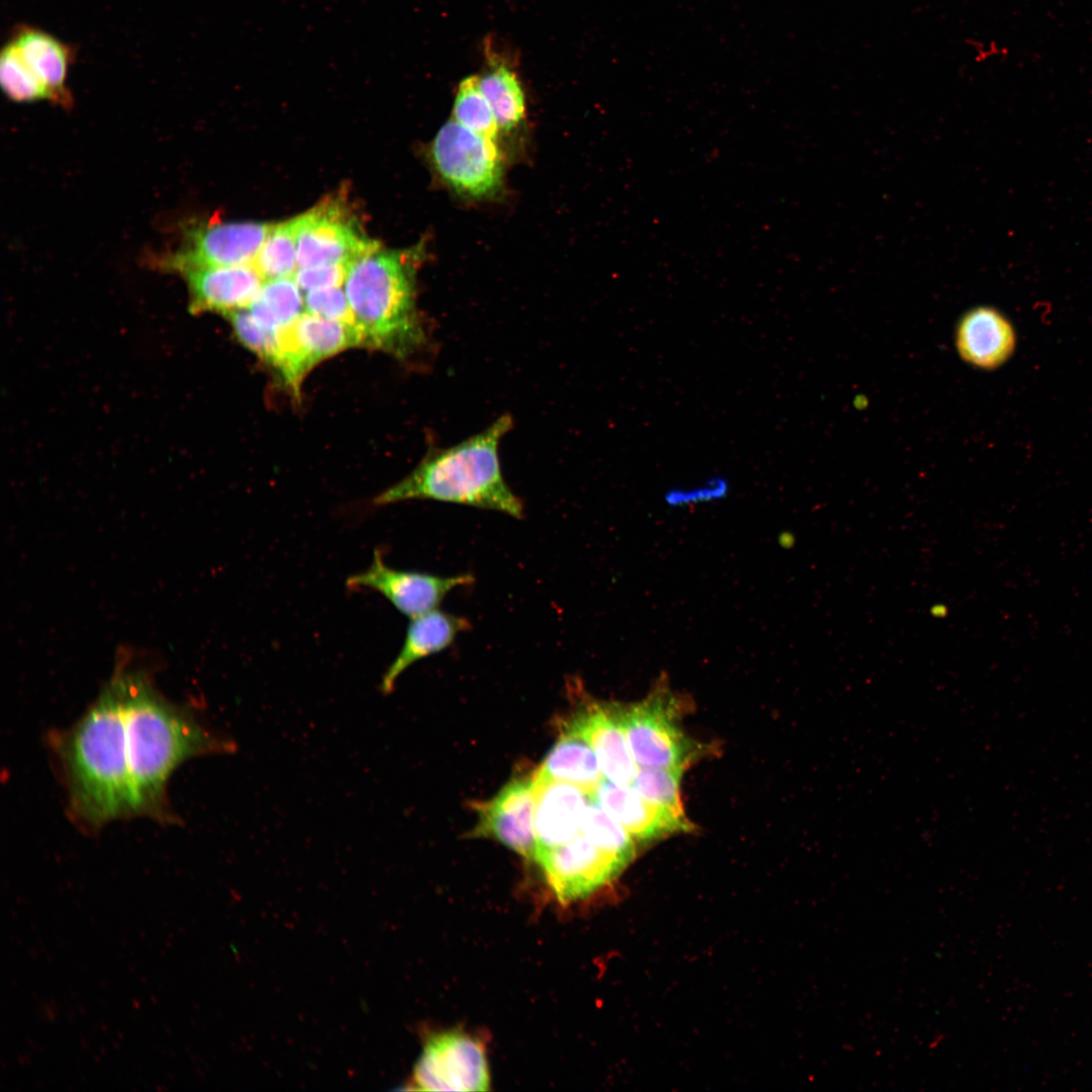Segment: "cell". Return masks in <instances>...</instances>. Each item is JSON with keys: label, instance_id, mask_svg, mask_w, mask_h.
Masks as SVG:
<instances>
[{"label": "cell", "instance_id": "cell-1", "mask_svg": "<svg viewBox=\"0 0 1092 1092\" xmlns=\"http://www.w3.org/2000/svg\"><path fill=\"white\" fill-rule=\"evenodd\" d=\"M113 678L121 700L134 814L168 819L166 789L173 771L193 757L234 752L236 743L164 698L146 671L121 666Z\"/></svg>", "mask_w": 1092, "mask_h": 1092}, {"label": "cell", "instance_id": "cell-2", "mask_svg": "<svg viewBox=\"0 0 1092 1092\" xmlns=\"http://www.w3.org/2000/svg\"><path fill=\"white\" fill-rule=\"evenodd\" d=\"M53 744L70 810L91 829L134 814L118 686L112 677L72 728Z\"/></svg>", "mask_w": 1092, "mask_h": 1092}, {"label": "cell", "instance_id": "cell-3", "mask_svg": "<svg viewBox=\"0 0 1092 1092\" xmlns=\"http://www.w3.org/2000/svg\"><path fill=\"white\" fill-rule=\"evenodd\" d=\"M513 427L509 414L462 442L429 452L405 477L377 494L372 504L389 506L430 499L525 516L523 500L503 475L498 447Z\"/></svg>", "mask_w": 1092, "mask_h": 1092}, {"label": "cell", "instance_id": "cell-4", "mask_svg": "<svg viewBox=\"0 0 1092 1092\" xmlns=\"http://www.w3.org/2000/svg\"><path fill=\"white\" fill-rule=\"evenodd\" d=\"M414 252L380 247L352 262L344 281L361 347L405 359L428 341L416 305Z\"/></svg>", "mask_w": 1092, "mask_h": 1092}, {"label": "cell", "instance_id": "cell-5", "mask_svg": "<svg viewBox=\"0 0 1092 1092\" xmlns=\"http://www.w3.org/2000/svg\"><path fill=\"white\" fill-rule=\"evenodd\" d=\"M688 697L669 687L665 673L648 695L632 704L615 703V711L633 758L639 767L687 769L702 757L705 745L688 736L680 726L688 712Z\"/></svg>", "mask_w": 1092, "mask_h": 1092}, {"label": "cell", "instance_id": "cell-6", "mask_svg": "<svg viewBox=\"0 0 1092 1092\" xmlns=\"http://www.w3.org/2000/svg\"><path fill=\"white\" fill-rule=\"evenodd\" d=\"M343 195L326 197L299 215L298 268L351 264L380 245L370 239Z\"/></svg>", "mask_w": 1092, "mask_h": 1092}, {"label": "cell", "instance_id": "cell-7", "mask_svg": "<svg viewBox=\"0 0 1092 1092\" xmlns=\"http://www.w3.org/2000/svg\"><path fill=\"white\" fill-rule=\"evenodd\" d=\"M431 159L441 178L463 195L483 197L500 185L503 161L494 140L456 120L446 122L436 134Z\"/></svg>", "mask_w": 1092, "mask_h": 1092}, {"label": "cell", "instance_id": "cell-8", "mask_svg": "<svg viewBox=\"0 0 1092 1092\" xmlns=\"http://www.w3.org/2000/svg\"><path fill=\"white\" fill-rule=\"evenodd\" d=\"M273 224L218 220L192 224L182 246L161 259V266L182 274L202 267L253 265Z\"/></svg>", "mask_w": 1092, "mask_h": 1092}, {"label": "cell", "instance_id": "cell-9", "mask_svg": "<svg viewBox=\"0 0 1092 1092\" xmlns=\"http://www.w3.org/2000/svg\"><path fill=\"white\" fill-rule=\"evenodd\" d=\"M353 347H361V338L354 325L304 311L278 331L272 367L297 395L301 382L315 365Z\"/></svg>", "mask_w": 1092, "mask_h": 1092}, {"label": "cell", "instance_id": "cell-10", "mask_svg": "<svg viewBox=\"0 0 1092 1092\" xmlns=\"http://www.w3.org/2000/svg\"><path fill=\"white\" fill-rule=\"evenodd\" d=\"M470 573L440 576L397 569L386 564L382 551L376 549L367 568L348 577L350 590H371L381 595L399 613L410 619L438 609L446 596L460 586L474 582Z\"/></svg>", "mask_w": 1092, "mask_h": 1092}, {"label": "cell", "instance_id": "cell-11", "mask_svg": "<svg viewBox=\"0 0 1092 1092\" xmlns=\"http://www.w3.org/2000/svg\"><path fill=\"white\" fill-rule=\"evenodd\" d=\"M412 1084L426 1091H484L489 1075L483 1046L460 1032L432 1036L417 1062Z\"/></svg>", "mask_w": 1092, "mask_h": 1092}, {"label": "cell", "instance_id": "cell-12", "mask_svg": "<svg viewBox=\"0 0 1092 1092\" xmlns=\"http://www.w3.org/2000/svg\"><path fill=\"white\" fill-rule=\"evenodd\" d=\"M534 860L562 903L587 897L626 868L580 832L569 841L537 854Z\"/></svg>", "mask_w": 1092, "mask_h": 1092}, {"label": "cell", "instance_id": "cell-13", "mask_svg": "<svg viewBox=\"0 0 1092 1092\" xmlns=\"http://www.w3.org/2000/svg\"><path fill=\"white\" fill-rule=\"evenodd\" d=\"M534 774L515 777L492 799L476 804L478 819L470 836L494 839L534 859Z\"/></svg>", "mask_w": 1092, "mask_h": 1092}, {"label": "cell", "instance_id": "cell-14", "mask_svg": "<svg viewBox=\"0 0 1092 1092\" xmlns=\"http://www.w3.org/2000/svg\"><path fill=\"white\" fill-rule=\"evenodd\" d=\"M595 800L636 842H650L673 834L695 831V824L687 816L677 815L648 801L629 785H619L604 779Z\"/></svg>", "mask_w": 1092, "mask_h": 1092}, {"label": "cell", "instance_id": "cell-15", "mask_svg": "<svg viewBox=\"0 0 1092 1092\" xmlns=\"http://www.w3.org/2000/svg\"><path fill=\"white\" fill-rule=\"evenodd\" d=\"M534 782L536 857L569 841L579 832L584 810L594 797L576 786L546 780L535 772Z\"/></svg>", "mask_w": 1092, "mask_h": 1092}, {"label": "cell", "instance_id": "cell-16", "mask_svg": "<svg viewBox=\"0 0 1092 1092\" xmlns=\"http://www.w3.org/2000/svg\"><path fill=\"white\" fill-rule=\"evenodd\" d=\"M186 278L192 312L215 311L223 315L247 308L259 293L264 279L254 265L191 269Z\"/></svg>", "mask_w": 1092, "mask_h": 1092}, {"label": "cell", "instance_id": "cell-17", "mask_svg": "<svg viewBox=\"0 0 1092 1092\" xmlns=\"http://www.w3.org/2000/svg\"><path fill=\"white\" fill-rule=\"evenodd\" d=\"M572 717L595 750L603 775L619 785H630L638 766L620 725L615 703L586 698Z\"/></svg>", "mask_w": 1092, "mask_h": 1092}, {"label": "cell", "instance_id": "cell-18", "mask_svg": "<svg viewBox=\"0 0 1092 1092\" xmlns=\"http://www.w3.org/2000/svg\"><path fill=\"white\" fill-rule=\"evenodd\" d=\"M470 629L471 623L466 617L439 608L412 618L397 655L381 677L380 692L389 695L410 666L447 649L461 633Z\"/></svg>", "mask_w": 1092, "mask_h": 1092}, {"label": "cell", "instance_id": "cell-19", "mask_svg": "<svg viewBox=\"0 0 1092 1092\" xmlns=\"http://www.w3.org/2000/svg\"><path fill=\"white\" fill-rule=\"evenodd\" d=\"M956 345L968 363L993 369L1011 356L1015 334L1009 321L998 310L980 306L962 317L957 328Z\"/></svg>", "mask_w": 1092, "mask_h": 1092}, {"label": "cell", "instance_id": "cell-20", "mask_svg": "<svg viewBox=\"0 0 1092 1092\" xmlns=\"http://www.w3.org/2000/svg\"><path fill=\"white\" fill-rule=\"evenodd\" d=\"M535 774L576 786L594 798L604 780L597 754L573 718Z\"/></svg>", "mask_w": 1092, "mask_h": 1092}, {"label": "cell", "instance_id": "cell-21", "mask_svg": "<svg viewBox=\"0 0 1092 1092\" xmlns=\"http://www.w3.org/2000/svg\"><path fill=\"white\" fill-rule=\"evenodd\" d=\"M11 40L32 72L49 90L53 102L68 106L72 97L66 87L73 50L53 35L29 25H17Z\"/></svg>", "mask_w": 1092, "mask_h": 1092}, {"label": "cell", "instance_id": "cell-22", "mask_svg": "<svg viewBox=\"0 0 1092 1092\" xmlns=\"http://www.w3.org/2000/svg\"><path fill=\"white\" fill-rule=\"evenodd\" d=\"M247 309L266 329L279 331L305 311L304 297L293 277L265 280Z\"/></svg>", "mask_w": 1092, "mask_h": 1092}, {"label": "cell", "instance_id": "cell-23", "mask_svg": "<svg viewBox=\"0 0 1092 1092\" xmlns=\"http://www.w3.org/2000/svg\"><path fill=\"white\" fill-rule=\"evenodd\" d=\"M298 229L299 215L273 224L253 263L264 281L294 276Z\"/></svg>", "mask_w": 1092, "mask_h": 1092}, {"label": "cell", "instance_id": "cell-24", "mask_svg": "<svg viewBox=\"0 0 1092 1092\" xmlns=\"http://www.w3.org/2000/svg\"><path fill=\"white\" fill-rule=\"evenodd\" d=\"M479 86L499 129L509 131L516 127L525 115V95L517 75L507 66H493L479 77Z\"/></svg>", "mask_w": 1092, "mask_h": 1092}, {"label": "cell", "instance_id": "cell-25", "mask_svg": "<svg viewBox=\"0 0 1092 1092\" xmlns=\"http://www.w3.org/2000/svg\"><path fill=\"white\" fill-rule=\"evenodd\" d=\"M579 832L625 867L636 855L634 838L595 798L589 801L584 810Z\"/></svg>", "mask_w": 1092, "mask_h": 1092}, {"label": "cell", "instance_id": "cell-26", "mask_svg": "<svg viewBox=\"0 0 1092 1092\" xmlns=\"http://www.w3.org/2000/svg\"><path fill=\"white\" fill-rule=\"evenodd\" d=\"M454 120L486 138L495 139L499 127L492 108L479 86L478 76L463 79L456 93Z\"/></svg>", "mask_w": 1092, "mask_h": 1092}, {"label": "cell", "instance_id": "cell-27", "mask_svg": "<svg viewBox=\"0 0 1092 1092\" xmlns=\"http://www.w3.org/2000/svg\"><path fill=\"white\" fill-rule=\"evenodd\" d=\"M0 82L3 91L14 101L52 100L49 90L25 63L12 40L0 55Z\"/></svg>", "mask_w": 1092, "mask_h": 1092}, {"label": "cell", "instance_id": "cell-28", "mask_svg": "<svg viewBox=\"0 0 1092 1092\" xmlns=\"http://www.w3.org/2000/svg\"><path fill=\"white\" fill-rule=\"evenodd\" d=\"M685 769L639 767L629 785L642 797L680 816H687L680 795Z\"/></svg>", "mask_w": 1092, "mask_h": 1092}, {"label": "cell", "instance_id": "cell-29", "mask_svg": "<svg viewBox=\"0 0 1092 1092\" xmlns=\"http://www.w3.org/2000/svg\"><path fill=\"white\" fill-rule=\"evenodd\" d=\"M225 315L241 344L272 366L277 350L278 331H271L260 325L247 308L237 309Z\"/></svg>", "mask_w": 1092, "mask_h": 1092}, {"label": "cell", "instance_id": "cell-30", "mask_svg": "<svg viewBox=\"0 0 1092 1092\" xmlns=\"http://www.w3.org/2000/svg\"><path fill=\"white\" fill-rule=\"evenodd\" d=\"M305 311L321 317L354 325L350 304L341 286L304 292Z\"/></svg>", "mask_w": 1092, "mask_h": 1092}, {"label": "cell", "instance_id": "cell-31", "mask_svg": "<svg viewBox=\"0 0 1092 1092\" xmlns=\"http://www.w3.org/2000/svg\"><path fill=\"white\" fill-rule=\"evenodd\" d=\"M349 265L323 264L298 268L293 278L303 292L337 287L344 284Z\"/></svg>", "mask_w": 1092, "mask_h": 1092}, {"label": "cell", "instance_id": "cell-32", "mask_svg": "<svg viewBox=\"0 0 1092 1092\" xmlns=\"http://www.w3.org/2000/svg\"><path fill=\"white\" fill-rule=\"evenodd\" d=\"M729 489L728 481L720 476L712 477L693 488L670 489L665 499L671 505L691 504L721 498Z\"/></svg>", "mask_w": 1092, "mask_h": 1092}]
</instances>
